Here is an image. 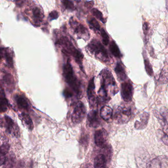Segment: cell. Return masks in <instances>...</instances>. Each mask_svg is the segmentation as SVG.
<instances>
[{
	"label": "cell",
	"mask_w": 168,
	"mask_h": 168,
	"mask_svg": "<svg viewBox=\"0 0 168 168\" xmlns=\"http://www.w3.org/2000/svg\"><path fill=\"white\" fill-rule=\"evenodd\" d=\"M99 76L101 80V87L98 92L99 99L103 102L108 101L110 99L109 92L114 95L118 92L119 89L114 77L108 69L103 70Z\"/></svg>",
	"instance_id": "obj_1"
},
{
	"label": "cell",
	"mask_w": 168,
	"mask_h": 168,
	"mask_svg": "<svg viewBox=\"0 0 168 168\" xmlns=\"http://www.w3.org/2000/svg\"><path fill=\"white\" fill-rule=\"evenodd\" d=\"M64 78L66 83L75 92L78 98H81L83 93V86L81 81L77 77L73 70L69 59L63 67Z\"/></svg>",
	"instance_id": "obj_2"
},
{
	"label": "cell",
	"mask_w": 168,
	"mask_h": 168,
	"mask_svg": "<svg viewBox=\"0 0 168 168\" xmlns=\"http://www.w3.org/2000/svg\"><path fill=\"white\" fill-rule=\"evenodd\" d=\"M57 43L62 47V52L67 56H72L75 62L79 65L81 70H83L82 61L84 54L79 50L75 48L74 44L67 36H63L57 42Z\"/></svg>",
	"instance_id": "obj_3"
},
{
	"label": "cell",
	"mask_w": 168,
	"mask_h": 168,
	"mask_svg": "<svg viewBox=\"0 0 168 168\" xmlns=\"http://www.w3.org/2000/svg\"><path fill=\"white\" fill-rule=\"evenodd\" d=\"M87 49L92 55H94L100 61L104 63H107L109 61L108 52L98 40L96 39L92 40L88 44Z\"/></svg>",
	"instance_id": "obj_4"
},
{
	"label": "cell",
	"mask_w": 168,
	"mask_h": 168,
	"mask_svg": "<svg viewBox=\"0 0 168 168\" xmlns=\"http://www.w3.org/2000/svg\"><path fill=\"white\" fill-rule=\"evenodd\" d=\"M69 23L74 33L77 35L78 39H82L85 41L89 39L90 33L87 29L84 26L74 20L73 18L70 19Z\"/></svg>",
	"instance_id": "obj_5"
},
{
	"label": "cell",
	"mask_w": 168,
	"mask_h": 168,
	"mask_svg": "<svg viewBox=\"0 0 168 168\" xmlns=\"http://www.w3.org/2000/svg\"><path fill=\"white\" fill-rule=\"evenodd\" d=\"M132 117V111L131 108L125 106H119L116 110L114 118L117 123L124 124L130 120Z\"/></svg>",
	"instance_id": "obj_6"
},
{
	"label": "cell",
	"mask_w": 168,
	"mask_h": 168,
	"mask_svg": "<svg viewBox=\"0 0 168 168\" xmlns=\"http://www.w3.org/2000/svg\"><path fill=\"white\" fill-rule=\"evenodd\" d=\"M86 115V108L84 103L78 101L75 104L73 114L71 115V120L75 124H79L84 119Z\"/></svg>",
	"instance_id": "obj_7"
},
{
	"label": "cell",
	"mask_w": 168,
	"mask_h": 168,
	"mask_svg": "<svg viewBox=\"0 0 168 168\" xmlns=\"http://www.w3.org/2000/svg\"><path fill=\"white\" fill-rule=\"evenodd\" d=\"M133 93V86L130 81L124 82L121 84V96L125 102H129L132 101Z\"/></svg>",
	"instance_id": "obj_8"
},
{
	"label": "cell",
	"mask_w": 168,
	"mask_h": 168,
	"mask_svg": "<svg viewBox=\"0 0 168 168\" xmlns=\"http://www.w3.org/2000/svg\"><path fill=\"white\" fill-rule=\"evenodd\" d=\"M87 96L89 105L91 108L95 107L98 103V98L95 92V85L94 83V77L92 78L89 82L87 88Z\"/></svg>",
	"instance_id": "obj_9"
},
{
	"label": "cell",
	"mask_w": 168,
	"mask_h": 168,
	"mask_svg": "<svg viewBox=\"0 0 168 168\" xmlns=\"http://www.w3.org/2000/svg\"><path fill=\"white\" fill-rule=\"evenodd\" d=\"M106 137L107 133L104 129L96 131L94 135L96 145L100 148H103L106 146Z\"/></svg>",
	"instance_id": "obj_10"
},
{
	"label": "cell",
	"mask_w": 168,
	"mask_h": 168,
	"mask_svg": "<svg viewBox=\"0 0 168 168\" xmlns=\"http://www.w3.org/2000/svg\"><path fill=\"white\" fill-rule=\"evenodd\" d=\"M87 123L89 126L93 128H97L100 126L101 120L97 110H92L88 113L87 116Z\"/></svg>",
	"instance_id": "obj_11"
},
{
	"label": "cell",
	"mask_w": 168,
	"mask_h": 168,
	"mask_svg": "<svg viewBox=\"0 0 168 168\" xmlns=\"http://www.w3.org/2000/svg\"><path fill=\"white\" fill-rule=\"evenodd\" d=\"M33 24L36 26H39L44 17V13L40 7H34L31 10Z\"/></svg>",
	"instance_id": "obj_12"
},
{
	"label": "cell",
	"mask_w": 168,
	"mask_h": 168,
	"mask_svg": "<svg viewBox=\"0 0 168 168\" xmlns=\"http://www.w3.org/2000/svg\"><path fill=\"white\" fill-rule=\"evenodd\" d=\"M154 114L160 122V124L164 128L167 130V119H168V111L167 108L163 107L160 110L159 113L157 111H154Z\"/></svg>",
	"instance_id": "obj_13"
},
{
	"label": "cell",
	"mask_w": 168,
	"mask_h": 168,
	"mask_svg": "<svg viewBox=\"0 0 168 168\" xmlns=\"http://www.w3.org/2000/svg\"><path fill=\"white\" fill-rule=\"evenodd\" d=\"M149 118V114L147 112H144L140 117V120H136L135 127L137 129H143L147 127Z\"/></svg>",
	"instance_id": "obj_14"
},
{
	"label": "cell",
	"mask_w": 168,
	"mask_h": 168,
	"mask_svg": "<svg viewBox=\"0 0 168 168\" xmlns=\"http://www.w3.org/2000/svg\"><path fill=\"white\" fill-rule=\"evenodd\" d=\"M114 70L117 75L118 79L119 81H123L126 79L127 75L125 72V68L121 62H118L116 64Z\"/></svg>",
	"instance_id": "obj_15"
},
{
	"label": "cell",
	"mask_w": 168,
	"mask_h": 168,
	"mask_svg": "<svg viewBox=\"0 0 168 168\" xmlns=\"http://www.w3.org/2000/svg\"><path fill=\"white\" fill-rule=\"evenodd\" d=\"M106 157L103 154L97 155L94 159V168H106Z\"/></svg>",
	"instance_id": "obj_16"
},
{
	"label": "cell",
	"mask_w": 168,
	"mask_h": 168,
	"mask_svg": "<svg viewBox=\"0 0 168 168\" xmlns=\"http://www.w3.org/2000/svg\"><path fill=\"white\" fill-rule=\"evenodd\" d=\"M113 110L108 106H104L101 108L100 116L104 120L109 121L113 116Z\"/></svg>",
	"instance_id": "obj_17"
},
{
	"label": "cell",
	"mask_w": 168,
	"mask_h": 168,
	"mask_svg": "<svg viewBox=\"0 0 168 168\" xmlns=\"http://www.w3.org/2000/svg\"><path fill=\"white\" fill-rule=\"evenodd\" d=\"M8 101L5 97V93L3 89L0 91V113H5L8 110Z\"/></svg>",
	"instance_id": "obj_18"
},
{
	"label": "cell",
	"mask_w": 168,
	"mask_h": 168,
	"mask_svg": "<svg viewBox=\"0 0 168 168\" xmlns=\"http://www.w3.org/2000/svg\"><path fill=\"white\" fill-rule=\"evenodd\" d=\"M18 106L22 109L28 110L29 108L28 103L24 97L17 95L15 98Z\"/></svg>",
	"instance_id": "obj_19"
},
{
	"label": "cell",
	"mask_w": 168,
	"mask_h": 168,
	"mask_svg": "<svg viewBox=\"0 0 168 168\" xmlns=\"http://www.w3.org/2000/svg\"><path fill=\"white\" fill-rule=\"evenodd\" d=\"M109 50L112 54L117 58L121 57V52L120 51L119 48L114 41H112L109 45Z\"/></svg>",
	"instance_id": "obj_20"
},
{
	"label": "cell",
	"mask_w": 168,
	"mask_h": 168,
	"mask_svg": "<svg viewBox=\"0 0 168 168\" xmlns=\"http://www.w3.org/2000/svg\"><path fill=\"white\" fill-rule=\"evenodd\" d=\"M21 116L27 128H28L30 130H33L34 128V124L31 117L28 114L24 113H22Z\"/></svg>",
	"instance_id": "obj_21"
},
{
	"label": "cell",
	"mask_w": 168,
	"mask_h": 168,
	"mask_svg": "<svg viewBox=\"0 0 168 168\" xmlns=\"http://www.w3.org/2000/svg\"><path fill=\"white\" fill-rule=\"evenodd\" d=\"M87 22L92 30H94L95 32H100V25L96 19L94 18L90 17V18L88 19Z\"/></svg>",
	"instance_id": "obj_22"
},
{
	"label": "cell",
	"mask_w": 168,
	"mask_h": 168,
	"mask_svg": "<svg viewBox=\"0 0 168 168\" xmlns=\"http://www.w3.org/2000/svg\"><path fill=\"white\" fill-rule=\"evenodd\" d=\"M4 120L5 126L6 127L7 131L8 133H11V131L15 123L11 117L7 116L4 117Z\"/></svg>",
	"instance_id": "obj_23"
},
{
	"label": "cell",
	"mask_w": 168,
	"mask_h": 168,
	"mask_svg": "<svg viewBox=\"0 0 168 168\" xmlns=\"http://www.w3.org/2000/svg\"><path fill=\"white\" fill-rule=\"evenodd\" d=\"M4 81L8 87L14 88V81L12 75L10 73H6L4 76Z\"/></svg>",
	"instance_id": "obj_24"
},
{
	"label": "cell",
	"mask_w": 168,
	"mask_h": 168,
	"mask_svg": "<svg viewBox=\"0 0 168 168\" xmlns=\"http://www.w3.org/2000/svg\"><path fill=\"white\" fill-rule=\"evenodd\" d=\"M61 2L64 8L68 11H74L75 10V5L71 0H62Z\"/></svg>",
	"instance_id": "obj_25"
},
{
	"label": "cell",
	"mask_w": 168,
	"mask_h": 168,
	"mask_svg": "<svg viewBox=\"0 0 168 168\" xmlns=\"http://www.w3.org/2000/svg\"><path fill=\"white\" fill-rule=\"evenodd\" d=\"M91 12V14H92L93 16H95L96 18L98 19L100 21L102 22L103 23H104V24L106 23V21L103 17L102 13L101 11H100L98 9H96V8H93V9H92Z\"/></svg>",
	"instance_id": "obj_26"
},
{
	"label": "cell",
	"mask_w": 168,
	"mask_h": 168,
	"mask_svg": "<svg viewBox=\"0 0 168 168\" xmlns=\"http://www.w3.org/2000/svg\"><path fill=\"white\" fill-rule=\"evenodd\" d=\"M15 157L11 155L8 158L6 159L5 163L4 164L5 168H11L14 167L15 163Z\"/></svg>",
	"instance_id": "obj_27"
},
{
	"label": "cell",
	"mask_w": 168,
	"mask_h": 168,
	"mask_svg": "<svg viewBox=\"0 0 168 168\" xmlns=\"http://www.w3.org/2000/svg\"><path fill=\"white\" fill-rule=\"evenodd\" d=\"M144 63L145 65V70L147 71V74L150 76H153V71L151 63L149 62L148 59H145L144 60Z\"/></svg>",
	"instance_id": "obj_28"
},
{
	"label": "cell",
	"mask_w": 168,
	"mask_h": 168,
	"mask_svg": "<svg viewBox=\"0 0 168 168\" xmlns=\"http://www.w3.org/2000/svg\"><path fill=\"white\" fill-rule=\"evenodd\" d=\"M100 32L101 33V36L102 37V42L103 44L105 45H108L109 43V39L108 34L105 32L104 29H101Z\"/></svg>",
	"instance_id": "obj_29"
},
{
	"label": "cell",
	"mask_w": 168,
	"mask_h": 168,
	"mask_svg": "<svg viewBox=\"0 0 168 168\" xmlns=\"http://www.w3.org/2000/svg\"><path fill=\"white\" fill-rule=\"evenodd\" d=\"M10 145L8 144H4L0 146V154L5 156L8 152Z\"/></svg>",
	"instance_id": "obj_30"
},
{
	"label": "cell",
	"mask_w": 168,
	"mask_h": 168,
	"mask_svg": "<svg viewBox=\"0 0 168 168\" xmlns=\"http://www.w3.org/2000/svg\"><path fill=\"white\" fill-rule=\"evenodd\" d=\"M6 62H7V64H8V67H13V58H12V56L11 55V54L8 51H6L5 52V56Z\"/></svg>",
	"instance_id": "obj_31"
},
{
	"label": "cell",
	"mask_w": 168,
	"mask_h": 168,
	"mask_svg": "<svg viewBox=\"0 0 168 168\" xmlns=\"http://www.w3.org/2000/svg\"><path fill=\"white\" fill-rule=\"evenodd\" d=\"M11 133L15 137L19 138L20 137V132L19 127L15 123L13 127L12 131H11Z\"/></svg>",
	"instance_id": "obj_32"
},
{
	"label": "cell",
	"mask_w": 168,
	"mask_h": 168,
	"mask_svg": "<svg viewBox=\"0 0 168 168\" xmlns=\"http://www.w3.org/2000/svg\"><path fill=\"white\" fill-rule=\"evenodd\" d=\"M160 81L164 83L167 82V73L165 70H163L162 71L161 76L160 77Z\"/></svg>",
	"instance_id": "obj_33"
},
{
	"label": "cell",
	"mask_w": 168,
	"mask_h": 168,
	"mask_svg": "<svg viewBox=\"0 0 168 168\" xmlns=\"http://www.w3.org/2000/svg\"><path fill=\"white\" fill-rule=\"evenodd\" d=\"M49 16L50 20H55V19L58 18L59 17V14L57 11H52V12L50 13Z\"/></svg>",
	"instance_id": "obj_34"
},
{
	"label": "cell",
	"mask_w": 168,
	"mask_h": 168,
	"mask_svg": "<svg viewBox=\"0 0 168 168\" xmlns=\"http://www.w3.org/2000/svg\"><path fill=\"white\" fill-rule=\"evenodd\" d=\"M143 31H144V35L147 36L148 33L149 31V24L147 22H144L143 24Z\"/></svg>",
	"instance_id": "obj_35"
},
{
	"label": "cell",
	"mask_w": 168,
	"mask_h": 168,
	"mask_svg": "<svg viewBox=\"0 0 168 168\" xmlns=\"http://www.w3.org/2000/svg\"><path fill=\"white\" fill-rule=\"evenodd\" d=\"M81 143L82 145L87 144L88 143V136L85 135L84 136H82L81 139Z\"/></svg>",
	"instance_id": "obj_36"
},
{
	"label": "cell",
	"mask_w": 168,
	"mask_h": 168,
	"mask_svg": "<svg viewBox=\"0 0 168 168\" xmlns=\"http://www.w3.org/2000/svg\"><path fill=\"white\" fill-rule=\"evenodd\" d=\"M162 141L163 142L164 144L166 145H168V135L167 134L165 133L164 132L163 133V136L161 138Z\"/></svg>",
	"instance_id": "obj_37"
},
{
	"label": "cell",
	"mask_w": 168,
	"mask_h": 168,
	"mask_svg": "<svg viewBox=\"0 0 168 168\" xmlns=\"http://www.w3.org/2000/svg\"><path fill=\"white\" fill-rule=\"evenodd\" d=\"M93 5H94V2L93 1L86 2L85 3V6L88 9H91L93 7Z\"/></svg>",
	"instance_id": "obj_38"
},
{
	"label": "cell",
	"mask_w": 168,
	"mask_h": 168,
	"mask_svg": "<svg viewBox=\"0 0 168 168\" xmlns=\"http://www.w3.org/2000/svg\"><path fill=\"white\" fill-rule=\"evenodd\" d=\"M6 51L7 49H5V48H0V60L3 59V58H5Z\"/></svg>",
	"instance_id": "obj_39"
},
{
	"label": "cell",
	"mask_w": 168,
	"mask_h": 168,
	"mask_svg": "<svg viewBox=\"0 0 168 168\" xmlns=\"http://www.w3.org/2000/svg\"><path fill=\"white\" fill-rule=\"evenodd\" d=\"M64 95L66 98H69L72 96L73 93H71L69 89H66L64 92Z\"/></svg>",
	"instance_id": "obj_40"
},
{
	"label": "cell",
	"mask_w": 168,
	"mask_h": 168,
	"mask_svg": "<svg viewBox=\"0 0 168 168\" xmlns=\"http://www.w3.org/2000/svg\"><path fill=\"white\" fill-rule=\"evenodd\" d=\"M6 159H7V157L5 156L0 154V166L4 165Z\"/></svg>",
	"instance_id": "obj_41"
},
{
	"label": "cell",
	"mask_w": 168,
	"mask_h": 168,
	"mask_svg": "<svg viewBox=\"0 0 168 168\" xmlns=\"http://www.w3.org/2000/svg\"><path fill=\"white\" fill-rule=\"evenodd\" d=\"M5 126V120L3 117H0V127H3Z\"/></svg>",
	"instance_id": "obj_42"
}]
</instances>
